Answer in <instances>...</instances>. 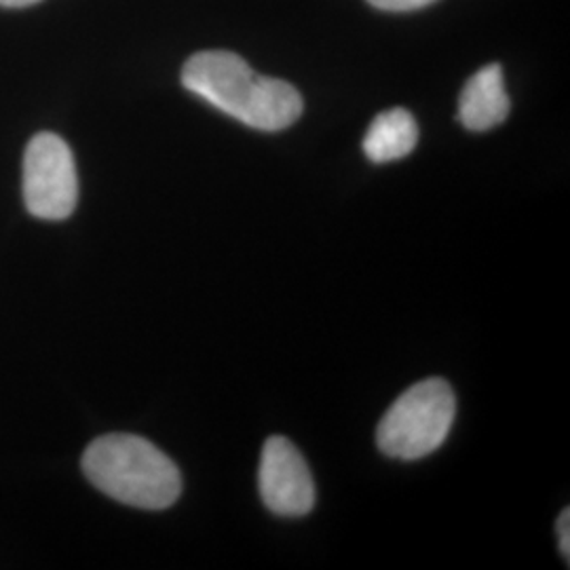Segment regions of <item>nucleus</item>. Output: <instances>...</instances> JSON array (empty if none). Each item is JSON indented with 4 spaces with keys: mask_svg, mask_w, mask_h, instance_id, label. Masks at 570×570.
I'll return each mask as SVG.
<instances>
[{
    "mask_svg": "<svg viewBox=\"0 0 570 570\" xmlns=\"http://www.w3.org/2000/svg\"><path fill=\"white\" fill-rule=\"evenodd\" d=\"M183 85L228 117L261 131L301 119L303 96L289 82L263 77L233 51H202L184 63Z\"/></svg>",
    "mask_w": 570,
    "mask_h": 570,
    "instance_id": "1",
    "label": "nucleus"
},
{
    "mask_svg": "<svg viewBox=\"0 0 570 570\" xmlns=\"http://www.w3.org/2000/svg\"><path fill=\"white\" fill-rule=\"evenodd\" d=\"M82 471L106 497L138 510H167L183 492L176 463L155 444L131 433L94 440L82 454Z\"/></svg>",
    "mask_w": 570,
    "mask_h": 570,
    "instance_id": "2",
    "label": "nucleus"
},
{
    "mask_svg": "<svg viewBox=\"0 0 570 570\" xmlns=\"http://www.w3.org/2000/svg\"><path fill=\"white\" fill-rule=\"evenodd\" d=\"M454 416L456 397L449 383L421 381L389 407L376 431V444L391 459H423L446 442Z\"/></svg>",
    "mask_w": 570,
    "mask_h": 570,
    "instance_id": "3",
    "label": "nucleus"
},
{
    "mask_svg": "<svg viewBox=\"0 0 570 570\" xmlns=\"http://www.w3.org/2000/svg\"><path fill=\"white\" fill-rule=\"evenodd\" d=\"M23 202L39 220H66L79 202V178L70 146L56 134L35 136L23 155Z\"/></svg>",
    "mask_w": 570,
    "mask_h": 570,
    "instance_id": "4",
    "label": "nucleus"
},
{
    "mask_svg": "<svg viewBox=\"0 0 570 570\" xmlns=\"http://www.w3.org/2000/svg\"><path fill=\"white\" fill-rule=\"evenodd\" d=\"M258 489L268 511L284 518H301L315 505V484L305 456L282 435L266 440Z\"/></svg>",
    "mask_w": 570,
    "mask_h": 570,
    "instance_id": "5",
    "label": "nucleus"
},
{
    "mask_svg": "<svg viewBox=\"0 0 570 570\" xmlns=\"http://www.w3.org/2000/svg\"><path fill=\"white\" fill-rule=\"evenodd\" d=\"M510 110L505 77L499 63H489L478 70L465 82L459 98V121L469 131H489L505 121Z\"/></svg>",
    "mask_w": 570,
    "mask_h": 570,
    "instance_id": "6",
    "label": "nucleus"
},
{
    "mask_svg": "<svg viewBox=\"0 0 570 570\" xmlns=\"http://www.w3.org/2000/svg\"><path fill=\"white\" fill-rule=\"evenodd\" d=\"M419 142V125L406 108H391L374 117L364 138V153L374 164H391L407 157Z\"/></svg>",
    "mask_w": 570,
    "mask_h": 570,
    "instance_id": "7",
    "label": "nucleus"
},
{
    "mask_svg": "<svg viewBox=\"0 0 570 570\" xmlns=\"http://www.w3.org/2000/svg\"><path fill=\"white\" fill-rule=\"evenodd\" d=\"M367 2L383 11H414V9L428 7L435 0H367Z\"/></svg>",
    "mask_w": 570,
    "mask_h": 570,
    "instance_id": "8",
    "label": "nucleus"
},
{
    "mask_svg": "<svg viewBox=\"0 0 570 570\" xmlns=\"http://www.w3.org/2000/svg\"><path fill=\"white\" fill-rule=\"evenodd\" d=\"M558 541H560V553L570 560V513L562 511L558 518Z\"/></svg>",
    "mask_w": 570,
    "mask_h": 570,
    "instance_id": "9",
    "label": "nucleus"
},
{
    "mask_svg": "<svg viewBox=\"0 0 570 570\" xmlns=\"http://www.w3.org/2000/svg\"><path fill=\"white\" fill-rule=\"evenodd\" d=\"M41 0H0V7H7V9H23V7H32Z\"/></svg>",
    "mask_w": 570,
    "mask_h": 570,
    "instance_id": "10",
    "label": "nucleus"
}]
</instances>
